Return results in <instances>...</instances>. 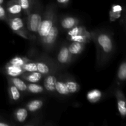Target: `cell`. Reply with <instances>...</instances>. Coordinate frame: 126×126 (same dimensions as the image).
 <instances>
[{"label": "cell", "mask_w": 126, "mask_h": 126, "mask_svg": "<svg viewBox=\"0 0 126 126\" xmlns=\"http://www.w3.org/2000/svg\"><path fill=\"white\" fill-rule=\"evenodd\" d=\"M91 38L94 39L97 47L98 59L100 62H106L113 54L114 44L110 33L106 32H99L91 33Z\"/></svg>", "instance_id": "6da1fadb"}, {"label": "cell", "mask_w": 126, "mask_h": 126, "mask_svg": "<svg viewBox=\"0 0 126 126\" xmlns=\"http://www.w3.org/2000/svg\"><path fill=\"white\" fill-rule=\"evenodd\" d=\"M55 22H57V18L54 7H49L43 13V18L38 29L37 34L39 39H42L47 34Z\"/></svg>", "instance_id": "7a4b0ae2"}, {"label": "cell", "mask_w": 126, "mask_h": 126, "mask_svg": "<svg viewBox=\"0 0 126 126\" xmlns=\"http://www.w3.org/2000/svg\"><path fill=\"white\" fill-rule=\"evenodd\" d=\"M65 81L70 94H73L79 91L80 86L76 81L72 79H66Z\"/></svg>", "instance_id": "7402d4cb"}, {"label": "cell", "mask_w": 126, "mask_h": 126, "mask_svg": "<svg viewBox=\"0 0 126 126\" xmlns=\"http://www.w3.org/2000/svg\"><path fill=\"white\" fill-rule=\"evenodd\" d=\"M55 92L61 96H68L70 95L68 89L66 87L65 79H57L55 84Z\"/></svg>", "instance_id": "2e32d148"}, {"label": "cell", "mask_w": 126, "mask_h": 126, "mask_svg": "<svg viewBox=\"0 0 126 126\" xmlns=\"http://www.w3.org/2000/svg\"><path fill=\"white\" fill-rule=\"evenodd\" d=\"M110 11L116 13H121L123 11V7L119 4H113L111 6V9Z\"/></svg>", "instance_id": "f546056e"}, {"label": "cell", "mask_w": 126, "mask_h": 126, "mask_svg": "<svg viewBox=\"0 0 126 126\" xmlns=\"http://www.w3.org/2000/svg\"><path fill=\"white\" fill-rule=\"evenodd\" d=\"M28 116V111L26 108H19L16 110L14 117L18 123H23L25 122Z\"/></svg>", "instance_id": "ffe728a7"}, {"label": "cell", "mask_w": 126, "mask_h": 126, "mask_svg": "<svg viewBox=\"0 0 126 126\" xmlns=\"http://www.w3.org/2000/svg\"><path fill=\"white\" fill-rule=\"evenodd\" d=\"M78 35H86L87 36L91 37V33L87 30V29L84 27L78 26V25L74 27L71 29L69 30L67 32L68 38Z\"/></svg>", "instance_id": "5bb4252c"}, {"label": "cell", "mask_w": 126, "mask_h": 126, "mask_svg": "<svg viewBox=\"0 0 126 126\" xmlns=\"http://www.w3.org/2000/svg\"><path fill=\"white\" fill-rule=\"evenodd\" d=\"M70 0H57V2L60 4L62 5H66L69 3Z\"/></svg>", "instance_id": "1f68e13d"}, {"label": "cell", "mask_w": 126, "mask_h": 126, "mask_svg": "<svg viewBox=\"0 0 126 126\" xmlns=\"http://www.w3.org/2000/svg\"><path fill=\"white\" fill-rule=\"evenodd\" d=\"M121 16V13H116V12L110 11V19L111 22H114L116 19L119 18Z\"/></svg>", "instance_id": "83f0119b"}, {"label": "cell", "mask_w": 126, "mask_h": 126, "mask_svg": "<svg viewBox=\"0 0 126 126\" xmlns=\"http://www.w3.org/2000/svg\"><path fill=\"white\" fill-rule=\"evenodd\" d=\"M57 78L55 75L49 74L46 75L43 82V87L45 91L51 94L55 93V84Z\"/></svg>", "instance_id": "30bf717a"}, {"label": "cell", "mask_w": 126, "mask_h": 126, "mask_svg": "<svg viewBox=\"0 0 126 126\" xmlns=\"http://www.w3.org/2000/svg\"><path fill=\"white\" fill-rule=\"evenodd\" d=\"M8 93L10 98L12 101L17 102L21 98L20 91L17 88L12 84L9 82L8 86Z\"/></svg>", "instance_id": "44dd1931"}, {"label": "cell", "mask_w": 126, "mask_h": 126, "mask_svg": "<svg viewBox=\"0 0 126 126\" xmlns=\"http://www.w3.org/2000/svg\"><path fill=\"white\" fill-rule=\"evenodd\" d=\"M9 82L16 86L20 92H25L27 91V84L24 80L19 78L18 77H9L8 79Z\"/></svg>", "instance_id": "ac0fdd59"}, {"label": "cell", "mask_w": 126, "mask_h": 126, "mask_svg": "<svg viewBox=\"0 0 126 126\" xmlns=\"http://www.w3.org/2000/svg\"><path fill=\"white\" fill-rule=\"evenodd\" d=\"M7 19V14L6 9L2 7V4H0V20H6Z\"/></svg>", "instance_id": "f1b7e54d"}, {"label": "cell", "mask_w": 126, "mask_h": 126, "mask_svg": "<svg viewBox=\"0 0 126 126\" xmlns=\"http://www.w3.org/2000/svg\"><path fill=\"white\" fill-rule=\"evenodd\" d=\"M4 72L9 77H18L25 73L22 66L11 65L7 63L4 66Z\"/></svg>", "instance_id": "ba28073f"}, {"label": "cell", "mask_w": 126, "mask_h": 126, "mask_svg": "<svg viewBox=\"0 0 126 126\" xmlns=\"http://www.w3.org/2000/svg\"><path fill=\"white\" fill-rule=\"evenodd\" d=\"M11 124L0 117V126H9Z\"/></svg>", "instance_id": "4dcf8cb0"}, {"label": "cell", "mask_w": 126, "mask_h": 126, "mask_svg": "<svg viewBox=\"0 0 126 126\" xmlns=\"http://www.w3.org/2000/svg\"><path fill=\"white\" fill-rule=\"evenodd\" d=\"M68 39L72 42H78V43H82L86 44V43L89 42V41L91 39V37L87 36L86 35H78L70 37V38H68Z\"/></svg>", "instance_id": "4316f807"}, {"label": "cell", "mask_w": 126, "mask_h": 126, "mask_svg": "<svg viewBox=\"0 0 126 126\" xmlns=\"http://www.w3.org/2000/svg\"><path fill=\"white\" fill-rule=\"evenodd\" d=\"M79 23V21L76 17L67 16L62 18L60 20V26L63 29L69 30L75 26L78 25Z\"/></svg>", "instance_id": "7c38bea8"}, {"label": "cell", "mask_w": 126, "mask_h": 126, "mask_svg": "<svg viewBox=\"0 0 126 126\" xmlns=\"http://www.w3.org/2000/svg\"><path fill=\"white\" fill-rule=\"evenodd\" d=\"M44 102L42 100L35 99L31 100L26 105V108L28 111L31 113H34L40 110L43 107Z\"/></svg>", "instance_id": "d6986e66"}, {"label": "cell", "mask_w": 126, "mask_h": 126, "mask_svg": "<svg viewBox=\"0 0 126 126\" xmlns=\"http://www.w3.org/2000/svg\"><path fill=\"white\" fill-rule=\"evenodd\" d=\"M43 16V12L39 9L32 10L30 12L25 22L26 27L30 34H36L38 33Z\"/></svg>", "instance_id": "3957f363"}, {"label": "cell", "mask_w": 126, "mask_h": 126, "mask_svg": "<svg viewBox=\"0 0 126 126\" xmlns=\"http://www.w3.org/2000/svg\"><path fill=\"white\" fill-rule=\"evenodd\" d=\"M6 21L14 33L26 39L29 38L30 33L27 30L25 22L23 18L20 17H15L7 18Z\"/></svg>", "instance_id": "277c9868"}, {"label": "cell", "mask_w": 126, "mask_h": 126, "mask_svg": "<svg viewBox=\"0 0 126 126\" xmlns=\"http://www.w3.org/2000/svg\"><path fill=\"white\" fill-rule=\"evenodd\" d=\"M35 63L36 71L40 73L43 75H47L49 74H52L54 69L53 66L47 62H45L43 61H37L34 62Z\"/></svg>", "instance_id": "8fae6325"}, {"label": "cell", "mask_w": 126, "mask_h": 126, "mask_svg": "<svg viewBox=\"0 0 126 126\" xmlns=\"http://www.w3.org/2000/svg\"><path fill=\"white\" fill-rule=\"evenodd\" d=\"M28 61H30L29 59H28L26 57H24L16 56L12 58V59H11L9 61V62L7 63L11 64V65H16V66H22L25 63H27Z\"/></svg>", "instance_id": "cb8c5ba5"}, {"label": "cell", "mask_w": 126, "mask_h": 126, "mask_svg": "<svg viewBox=\"0 0 126 126\" xmlns=\"http://www.w3.org/2000/svg\"><path fill=\"white\" fill-rule=\"evenodd\" d=\"M117 77L120 82H123L126 78V63L123 61L119 65V69L117 74Z\"/></svg>", "instance_id": "d4e9b609"}, {"label": "cell", "mask_w": 126, "mask_h": 126, "mask_svg": "<svg viewBox=\"0 0 126 126\" xmlns=\"http://www.w3.org/2000/svg\"><path fill=\"white\" fill-rule=\"evenodd\" d=\"M19 3L22 7V11L27 15H28L32 10V6L31 0H18Z\"/></svg>", "instance_id": "484cf974"}, {"label": "cell", "mask_w": 126, "mask_h": 126, "mask_svg": "<svg viewBox=\"0 0 126 126\" xmlns=\"http://www.w3.org/2000/svg\"><path fill=\"white\" fill-rule=\"evenodd\" d=\"M21 76L24 81L29 83H38L42 79L44 75L38 71H33L25 72Z\"/></svg>", "instance_id": "4fadbf2b"}, {"label": "cell", "mask_w": 126, "mask_h": 126, "mask_svg": "<svg viewBox=\"0 0 126 126\" xmlns=\"http://www.w3.org/2000/svg\"><path fill=\"white\" fill-rule=\"evenodd\" d=\"M116 96L117 98V105L118 110L119 114L122 118H124L126 116V98L124 94L120 90L116 91Z\"/></svg>", "instance_id": "9c48e42d"}, {"label": "cell", "mask_w": 126, "mask_h": 126, "mask_svg": "<svg viewBox=\"0 0 126 126\" xmlns=\"http://www.w3.org/2000/svg\"><path fill=\"white\" fill-rule=\"evenodd\" d=\"M102 92L98 89H92L89 91L86 94V98L87 100L92 103H95L99 102L102 98Z\"/></svg>", "instance_id": "e0dca14e"}, {"label": "cell", "mask_w": 126, "mask_h": 126, "mask_svg": "<svg viewBox=\"0 0 126 126\" xmlns=\"http://www.w3.org/2000/svg\"><path fill=\"white\" fill-rule=\"evenodd\" d=\"M73 56L69 51L68 47L66 45L62 46L58 52L57 59L59 63L62 65H66L71 62Z\"/></svg>", "instance_id": "52a82bcc"}, {"label": "cell", "mask_w": 126, "mask_h": 126, "mask_svg": "<svg viewBox=\"0 0 126 126\" xmlns=\"http://www.w3.org/2000/svg\"><path fill=\"white\" fill-rule=\"evenodd\" d=\"M59 35V27L55 22L54 25L46 36L40 39L43 47L46 49H50L54 47Z\"/></svg>", "instance_id": "5b68a950"}, {"label": "cell", "mask_w": 126, "mask_h": 126, "mask_svg": "<svg viewBox=\"0 0 126 126\" xmlns=\"http://www.w3.org/2000/svg\"><path fill=\"white\" fill-rule=\"evenodd\" d=\"M27 91L30 93L34 94H41L44 92L45 89L44 87L38 83H28L27 84Z\"/></svg>", "instance_id": "603a6c76"}, {"label": "cell", "mask_w": 126, "mask_h": 126, "mask_svg": "<svg viewBox=\"0 0 126 126\" xmlns=\"http://www.w3.org/2000/svg\"><path fill=\"white\" fill-rule=\"evenodd\" d=\"M5 9L7 14V18L20 17L22 12V7L18 0H11L9 1Z\"/></svg>", "instance_id": "8992f818"}, {"label": "cell", "mask_w": 126, "mask_h": 126, "mask_svg": "<svg viewBox=\"0 0 126 126\" xmlns=\"http://www.w3.org/2000/svg\"><path fill=\"white\" fill-rule=\"evenodd\" d=\"M84 43H78V42L73 41L71 44L69 45L68 49L70 54L72 56H76L82 52L85 48Z\"/></svg>", "instance_id": "9a60e30c"}, {"label": "cell", "mask_w": 126, "mask_h": 126, "mask_svg": "<svg viewBox=\"0 0 126 126\" xmlns=\"http://www.w3.org/2000/svg\"><path fill=\"white\" fill-rule=\"evenodd\" d=\"M4 2V0H0V4H2Z\"/></svg>", "instance_id": "d6a6232c"}]
</instances>
